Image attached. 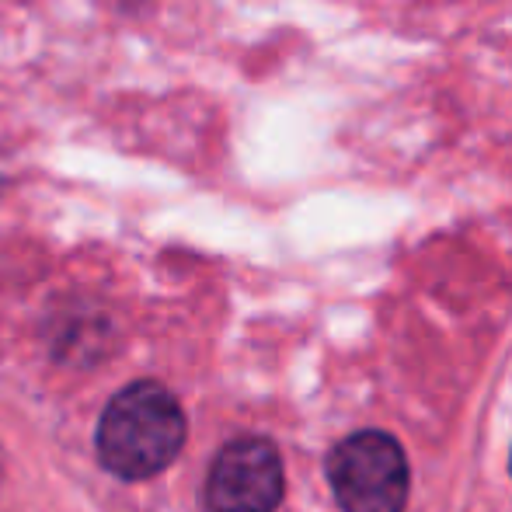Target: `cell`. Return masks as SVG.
<instances>
[{
	"label": "cell",
	"mask_w": 512,
	"mask_h": 512,
	"mask_svg": "<svg viewBox=\"0 0 512 512\" xmlns=\"http://www.w3.org/2000/svg\"><path fill=\"white\" fill-rule=\"evenodd\" d=\"M283 502V457L262 436L230 439L216 453L206 478L213 512H276Z\"/></svg>",
	"instance_id": "obj_3"
},
{
	"label": "cell",
	"mask_w": 512,
	"mask_h": 512,
	"mask_svg": "<svg viewBox=\"0 0 512 512\" xmlns=\"http://www.w3.org/2000/svg\"><path fill=\"white\" fill-rule=\"evenodd\" d=\"M189 425L178 398L157 380L122 387L98 418L95 450L108 474L147 481L182 453Z\"/></svg>",
	"instance_id": "obj_1"
},
{
	"label": "cell",
	"mask_w": 512,
	"mask_h": 512,
	"mask_svg": "<svg viewBox=\"0 0 512 512\" xmlns=\"http://www.w3.org/2000/svg\"><path fill=\"white\" fill-rule=\"evenodd\" d=\"M328 481L342 512H405L408 457L387 432H356L331 450Z\"/></svg>",
	"instance_id": "obj_2"
}]
</instances>
